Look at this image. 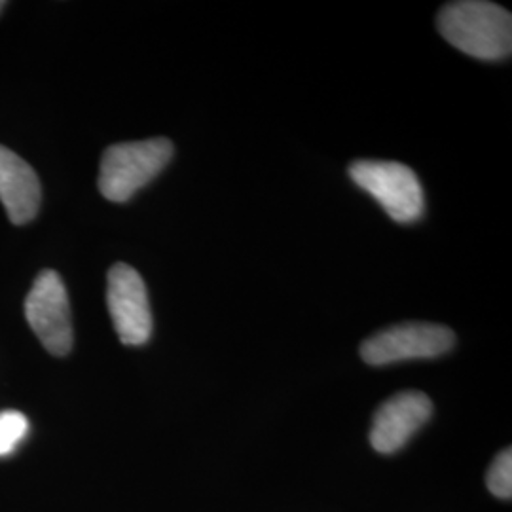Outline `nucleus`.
<instances>
[{"mask_svg": "<svg viewBox=\"0 0 512 512\" xmlns=\"http://www.w3.org/2000/svg\"><path fill=\"white\" fill-rule=\"evenodd\" d=\"M437 27L444 40L476 59L501 61L511 55V12L494 2L458 0L444 4Z\"/></svg>", "mask_w": 512, "mask_h": 512, "instance_id": "obj_1", "label": "nucleus"}, {"mask_svg": "<svg viewBox=\"0 0 512 512\" xmlns=\"http://www.w3.org/2000/svg\"><path fill=\"white\" fill-rule=\"evenodd\" d=\"M171 158L173 143L164 137L112 145L101 158L99 190L109 202H129L162 173Z\"/></svg>", "mask_w": 512, "mask_h": 512, "instance_id": "obj_2", "label": "nucleus"}, {"mask_svg": "<svg viewBox=\"0 0 512 512\" xmlns=\"http://www.w3.org/2000/svg\"><path fill=\"white\" fill-rule=\"evenodd\" d=\"M349 177L380 203L395 222L410 224L423 217V188L418 175L408 165L359 160L349 165Z\"/></svg>", "mask_w": 512, "mask_h": 512, "instance_id": "obj_3", "label": "nucleus"}, {"mask_svg": "<svg viewBox=\"0 0 512 512\" xmlns=\"http://www.w3.org/2000/svg\"><path fill=\"white\" fill-rule=\"evenodd\" d=\"M456 346V334L448 327L433 323H403L380 330L361 346L366 365L384 366L410 361L433 359Z\"/></svg>", "mask_w": 512, "mask_h": 512, "instance_id": "obj_4", "label": "nucleus"}, {"mask_svg": "<svg viewBox=\"0 0 512 512\" xmlns=\"http://www.w3.org/2000/svg\"><path fill=\"white\" fill-rule=\"evenodd\" d=\"M25 317L40 344L55 357H65L73 348V321L67 289L54 270H44L35 279L25 300Z\"/></svg>", "mask_w": 512, "mask_h": 512, "instance_id": "obj_5", "label": "nucleus"}, {"mask_svg": "<svg viewBox=\"0 0 512 512\" xmlns=\"http://www.w3.org/2000/svg\"><path fill=\"white\" fill-rule=\"evenodd\" d=\"M107 304L114 330L122 344L143 346L152 336V311L147 285L129 264L118 262L109 270Z\"/></svg>", "mask_w": 512, "mask_h": 512, "instance_id": "obj_6", "label": "nucleus"}, {"mask_svg": "<svg viewBox=\"0 0 512 512\" xmlns=\"http://www.w3.org/2000/svg\"><path fill=\"white\" fill-rule=\"evenodd\" d=\"M433 414L431 399L421 391H403L387 399L374 414L370 444L380 454L401 450Z\"/></svg>", "mask_w": 512, "mask_h": 512, "instance_id": "obj_7", "label": "nucleus"}, {"mask_svg": "<svg viewBox=\"0 0 512 512\" xmlns=\"http://www.w3.org/2000/svg\"><path fill=\"white\" fill-rule=\"evenodd\" d=\"M42 190L37 173L16 152L0 145V202L14 224L37 217Z\"/></svg>", "mask_w": 512, "mask_h": 512, "instance_id": "obj_8", "label": "nucleus"}, {"mask_svg": "<svg viewBox=\"0 0 512 512\" xmlns=\"http://www.w3.org/2000/svg\"><path fill=\"white\" fill-rule=\"evenodd\" d=\"M29 431V421L16 410L0 412V458L10 456L25 439Z\"/></svg>", "mask_w": 512, "mask_h": 512, "instance_id": "obj_9", "label": "nucleus"}, {"mask_svg": "<svg viewBox=\"0 0 512 512\" xmlns=\"http://www.w3.org/2000/svg\"><path fill=\"white\" fill-rule=\"evenodd\" d=\"M488 490L499 499H511L512 495V452L511 448L503 450L488 469L486 475Z\"/></svg>", "mask_w": 512, "mask_h": 512, "instance_id": "obj_10", "label": "nucleus"}, {"mask_svg": "<svg viewBox=\"0 0 512 512\" xmlns=\"http://www.w3.org/2000/svg\"><path fill=\"white\" fill-rule=\"evenodd\" d=\"M4 6H6V2H2V0H0V12H2V8H4Z\"/></svg>", "mask_w": 512, "mask_h": 512, "instance_id": "obj_11", "label": "nucleus"}]
</instances>
